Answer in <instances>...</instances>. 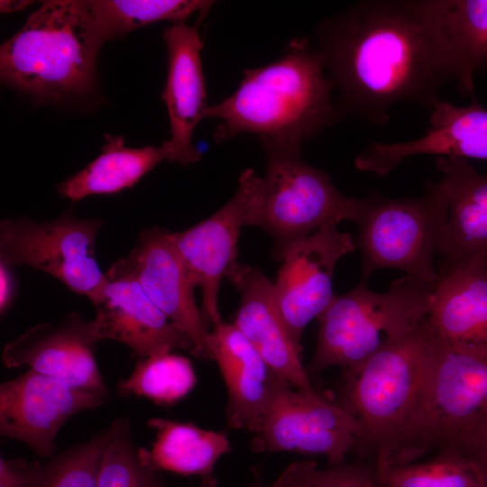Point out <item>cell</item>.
Masks as SVG:
<instances>
[{"label":"cell","mask_w":487,"mask_h":487,"mask_svg":"<svg viewBox=\"0 0 487 487\" xmlns=\"http://www.w3.org/2000/svg\"><path fill=\"white\" fill-rule=\"evenodd\" d=\"M91 27L103 45L142 26L169 21L185 23L195 13L207 14L208 0H87Z\"/></svg>","instance_id":"obj_26"},{"label":"cell","mask_w":487,"mask_h":487,"mask_svg":"<svg viewBox=\"0 0 487 487\" xmlns=\"http://www.w3.org/2000/svg\"><path fill=\"white\" fill-rule=\"evenodd\" d=\"M316 48L339 89V108L383 126L392 106L432 109L453 79L418 0H364L323 19Z\"/></svg>","instance_id":"obj_1"},{"label":"cell","mask_w":487,"mask_h":487,"mask_svg":"<svg viewBox=\"0 0 487 487\" xmlns=\"http://www.w3.org/2000/svg\"><path fill=\"white\" fill-rule=\"evenodd\" d=\"M461 453L467 455L478 465L487 487V429L466 446Z\"/></svg>","instance_id":"obj_35"},{"label":"cell","mask_w":487,"mask_h":487,"mask_svg":"<svg viewBox=\"0 0 487 487\" xmlns=\"http://www.w3.org/2000/svg\"><path fill=\"white\" fill-rule=\"evenodd\" d=\"M102 340L96 318L86 320L72 312L57 324L35 325L9 341L2 361L7 368L25 365L106 399L109 392L96 359V347Z\"/></svg>","instance_id":"obj_14"},{"label":"cell","mask_w":487,"mask_h":487,"mask_svg":"<svg viewBox=\"0 0 487 487\" xmlns=\"http://www.w3.org/2000/svg\"><path fill=\"white\" fill-rule=\"evenodd\" d=\"M103 340L127 345L144 358L184 349L194 354L190 340L148 298L137 280L118 260L90 299Z\"/></svg>","instance_id":"obj_16"},{"label":"cell","mask_w":487,"mask_h":487,"mask_svg":"<svg viewBox=\"0 0 487 487\" xmlns=\"http://www.w3.org/2000/svg\"><path fill=\"white\" fill-rule=\"evenodd\" d=\"M102 152L83 170L61 182L60 194L78 201L91 195H107L134 186L163 161L167 153L161 146L131 148L121 135H104Z\"/></svg>","instance_id":"obj_25"},{"label":"cell","mask_w":487,"mask_h":487,"mask_svg":"<svg viewBox=\"0 0 487 487\" xmlns=\"http://www.w3.org/2000/svg\"><path fill=\"white\" fill-rule=\"evenodd\" d=\"M114 431L104 451L96 487H166L156 472L140 459L127 418L113 421Z\"/></svg>","instance_id":"obj_29"},{"label":"cell","mask_w":487,"mask_h":487,"mask_svg":"<svg viewBox=\"0 0 487 487\" xmlns=\"http://www.w3.org/2000/svg\"><path fill=\"white\" fill-rule=\"evenodd\" d=\"M380 487H381V486H380Z\"/></svg>","instance_id":"obj_38"},{"label":"cell","mask_w":487,"mask_h":487,"mask_svg":"<svg viewBox=\"0 0 487 487\" xmlns=\"http://www.w3.org/2000/svg\"><path fill=\"white\" fill-rule=\"evenodd\" d=\"M355 443V424L339 404L315 390H292L281 381L253 446L258 452L321 455L329 465H336L345 462Z\"/></svg>","instance_id":"obj_11"},{"label":"cell","mask_w":487,"mask_h":487,"mask_svg":"<svg viewBox=\"0 0 487 487\" xmlns=\"http://www.w3.org/2000/svg\"><path fill=\"white\" fill-rule=\"evenodd\" d=\"M358 221L356 247L362 255V278L383 268L436 286L440 274L434 265L445 221V198L436 181L415 198H390L370 193Z\"/></svg>","instance_id":"obj_7"},{"label":"cell","mask_w":487,"mask_h":487,"mask_svg":"<svg viewBox=\"0 0 487 487\" xmlns=\"http://www.w3.org/2000/svg\"><path fill=\"white\" fill-rule=\"evenodd\" d=\"M317 467L312 461H296L280 473L271 487H305Z\"/></svg>","instance_id":"obj_33"},{"label":"cell","mask_w":487,"mask_h":487,"mask_svg":"<svg viewBox=\"0 0 487 487\" xmlns=\"http://www.w3.org/2000/svg\"><path fill=\"white\" fill-rule=\"evenodd\" d=\"M100 219H81L70 212L36 222L26 217L0 224V262L50 274L89 300L106 281L95 255Z\"/></svg>","instance_id":"obj_9"},{"label":"cell","mask_w":487,"mask_h":487,"mask_svg":"<svg viewBox=\"0 0 487 487\" xmlns=\"http://www.w3.org/2000/svg\"><path fill=\"white\" fill-rule=\"evenodd\" d=\"M263 179L244 170L234 195L218 211L196 225L171 232L172 242L188 274L201 289V314L207 326L221 320L218 294L221 282L237 262V242L243 226H258Z\"/></svg>","instance_id":"obj_10"},{"label":"cell","mask_w":487,"mask_h":487,"mask_svg":"<svg viewBox=\"0 0 487 487\" xmlns=\"http://www.w3.org/2000/svg\"><path fill=\"white\" fill-rule=\"evenodd\" d=\"M436 166L446 205L438 253L445 271L487 257V174L460 157H438Z\"/></svg>","instance_id":"obj_20"},{"label":"cell","mask_w":487,"mask_h":487,"mask_svg":"<svg viewBox=\"0 0 487 487\" xmlns=\"http://www.w3.org/2000/svg\"><path fill=\"white\" fill-rule=\"evenodd\" d=\"M427 317L444 340L487 347V257L442 271Z\"/></svg>","instance_id":"obj_22"},{"label":"cell","mask_w":487,"mask_h":487,"mask_svg":"<svg viewBox=\"0 0 487 487\" xmlns=\"http://www.w3.org/2000/svg\"><path fill=\"white\" fill-rule=\"evenodd\" d=\"M201 20L194 26L172 23L162 33L168 72L161 99L168 111L170 138L161 145L168 161L181 165L196 163L201 159L192 137L208 106L201 62L203 41L198 32Z\"/></svg>","instance_id":"obj_17"},{"label":"cell","mask_w":487,"mask_h":487,"mask_svg":"<svg viewBox=\"0 0 487 487\" xmlns=\"http://www.w3.org/2000/svg\"><path fill=\"white\" fill-rule=\"evenodd\" d=\"M113 431L112 422L86 443L50 457L43 464L39 487H96L101 459Z\"/></svg>","instance_id":"obj_30"},{"label":"cell","mask_w":487,"mask_h":487,"mask_svg":"<svg viewBox=\"0 0 487 487\" xmlns=\"http://www.w3.org/2000/svg\"><path fill=\"white\" fill-rule=\"evenodd\" d=\"M355 249L352 234L327 226L291 243L275 258L282 262L273 283L276 302L299 347L307 325L335 296L332 280L337 262Z\"/></svg>","instance_id":"obj_12"},{"label":"cell","mask_w":487,"mask_h":487,"mask_svg":"<svg viewBox=\"0 0 487 487\" xmlns=\"http://www.w3.org/2000/svg\"><path fill=\"white\" fill-rule=\"evenodd\" d=\"M435 287L405 275L383 293L370 290L362 280L353 290L335 295L317 317L308 376L351 367L409 337L427 319Z\"/></svg>","instance_id":"obj_6"},{"label":"cell","mask_w":487,"mask_h":487,"mask_svg":"<svg viewBox=\"0 0 487 487\" xmlns=\"http://www.w3.org/2000/svg\"><path fill=\"white\" fill-rule=\"evenodd\" d=\"M214 361L227 391L230 427L260 431L273 393L281 381L232 323L220 321L211 331Z\"/></svg>","instance_id":"obj_21"},{"label":"cell","mask_w":487,"mask_h":487,"mask_svg":"<svg viewBox=\"0 0 487 487\" xmlns=\"http://www.w3.org/2000/svg\"><path fill=\"white\" fill-rule=\"evenodd\" d=\"M463 96L474 95L475 73L487 69V0H418Z\"/></svg>","instance_id":"obj_23"},{"label":"cell","mask_w":487,"mask_h":487,"mask_svg":"<svg viewBox=\"0 0 487 487\" xmlns=\"http://www.w3.org/2000/svg\"><path fill=\"white\" fill-rule=\"evenodd\" d=\"M147 424L155 431V441L151 450L139 447L140 459L146 466L154 472L197 476L202 484L216 486L215 465L231 450L226 433L161 418H150Z\"/></svg>","instance_id":"obj_24"},{"label":"cell","mask_w":487,"mask_h":487,"mask_svg":"<svg viewBox=\"0 0 487 487\" xmlns=\"http://www.w3.org/2000/svg\"><path fill=\"white\" fill-rule=\"evenodd\" d=\"M101 47L85 1H44L1 45V81L40 100L84 96L96 82Z\"/></svg>","instance_id":"obj_4"},{"label":"cell","mask_w":487,"mask_h":487,"mask_svg":"<svg viewBox=\"0 0 487 487\" xmlns=\"http://www.w3.org/2000/svg\"><path fill=\"white\" fill-rule=\"evenodd\" d=\"M200 487H212V486H209V485H206V484H202L201 483V486ZM248 487H271V485H267L265 483H263L261 481H257L255 482H253V484H251L250 486Z\"/></svg>","instance_id":"obj_37"},{"label":"cell","mask_w":487,"mask_h":487,"mask_svg":"<svg viewBox=\"0 0 487 487\" xmlns=\"http://www.w3.org/2000/svg\"><path fill=\"white\" fill-rule=\"evenodd\" d=\"M267 170L258 226L273 238L276 258L291 243L342 221L356 224L363 198H349L329 175L303 161L300 152H266Z\"/></svg>","instance_id":"obj_8"},{"label":"cell","mask_w":487,"mask_h":487,"mask_svg":"<svg viewBox=\"0 0 487 487\" xmlns=\"http://www.w3.org/2000/svg\"><path fill=\"white\" fill-rule=\"evenodd\" d=\"M9 265L0 262V312L5 314L11 307L16 290V282Z\"/></svg>","instance_id":"obj_34"},{"label":"cell","mask_w":487,"mask_h":487,"mask_svg":"<svg viewBox=\"0 0 487 487\" xmlns=\"http://www.w3.org/2000/svg\"><path fill=\"white\" fill-rule=\"evenodd\" d=\"M375 463L361 458L313 471L305 487H380Z\"/></svg>","instance_id":"obj_31"},{"label":"cell","mask_w":487,"mask_h":487,"mask_svg":"<svg viewBox=\"0 0 487 487\" xmlns=\"http://www.w3.org/2000/svg\"><path fill=\"white\" fill-rule=\"evenodd\" d=\"M197 377L185 356L164 353L138 358L131 374L117 384L124 397H143L158 405H172L195 387Z\"/></svg>","instance_id":"obj_27"},{"label":"cell","mask_w":487,"mask_h":487,"mask_svg":"<svg viewBox=\"0 0 487 487\" xmlns=\"http://www.w3.org/2000/svg\"><path fill=\"white\" fill-rule=\"evenodd\" d=\"M225 278L240 293L234 325L280 378L301 391H314L279 310L273 283L257 267L236 262Z\"/></svg>","instance_id":"obj_19"},{"label":"cell","mask_w":487,"mask_h":487,"mask_svg":"<svg viewBox=\"0 0 487 487\" xmlns=\"http://www.w3.org/2000/svg\"><path fill=\"white\" fill-rule=\"evenodd\" d=\"M43 464L37 460L0 458V487H39Z\"/></svg>","instance_id":"obj_32"},{"label":"cell","mask_w":487,"mask_h":487,"mask_svg":"<svg viewBox=\"0 0 487 487\" xmlns=\"http://www.w3.org/2000/svg\"><path fill=\"white\" fill-rule=\"evenodd\" d=\"M334 87L316 46L295 38L280 59L245 69L234 92L208 106L204 118L219 121L213 134L218 143L250 133L265 152H301L305 142L345 115L331 101Z\"/></svg>","instance_id":"obj_2"},{"label":"cell","mask_w":487,"mask_h":487,"mask_svg":"<svg viewBox=\"0 0 487 487\" xmlns=\"http://www.w3.org/2000/svg\"><path fill=\"white\" fill-rule=\"evenodd\" d=\"M119 261L153 304L190 340L194 355L214 360L211 332L197 305L196 286L171 232L157 226L144 229L130 254Z\"/></svg>","instance_id":"obj_15"},{"label":"cell","mask_w":487,"mask_h":487,"mask_svg":"<svg viewBox=\"0 0 487 487\" xmlns=\"http://www.w3.org/2000/svg\"><path fill=\"white\" fill-rule=\"evenodd\" d=\"M486 429L487 347L448 342L435 333L420 397L381 475L431 452H461Z\"/></svg>","instance_id":"obj_5"},{"label":"cell","mask_w":487,"mask_h":487,"mask_svg":"<svg viewBox=\"0 0 487 487\" xmlns=\"http://www.w3.org/2000/svg\"><path fill=\"white\" fill-rule=\"evenodd\" d=\"M435 344L427 319L412 335L342 369L336 400L356 427L354 453L383 470L424 387Z\"/></svg>","instance_id":"obj_3"},{"label":"cell","mask_w":487,"mask_h":487,"mask_svg":"<svg viewBox=\"0 0 487 487\" xmlns=\"http://www.w3.org/2000/svg\"><path fill=\"white\" fill-rule=\"evenodd\" d=\"M32 1L27 0H1L0 1V10L2 13H11L18 10H22L26 6L30 5Z\"/></svg>","instance_id":"obj_36"},{"label":"cell","mask_w":487,"mask_h":487,"mask_svg":"<svg viewBox=\"0 0 487 487\" xmlns=\"http://www.w3.org/2000/svg\"><path fill=\"white\" fill-rule=\"evenodd\" d=\"M380 482L381 487H486L478 465L454 449L437 451L427 462L391 466Z\"/></svg>","instance_id":"obj_28"},{"label":"cell","mask_w":487,"mask_h":487,"mask_svg":"<svg viewBox=\"0 0 487 487\" xmlns=\"http://www.w3.org/2000/svg\"><path fill=\"white\" fill-rule=\"evenodd\" d=\"M416 155L487 161V108L475 95L466 106L440 100L431 109L429 127L421 137L392 143L373 142L356 157L354 166L382 177Z\"/></svg>","instance_id":"obj_18"},{"label":"cell","mask_w":487,"mask_h":487,"mask_svg":"<svg viewBox=\"0 0 487 487\" xmlns=\"http://www.w3.org/2000/svg\"><path fill=\"white\" fill-rule=\"evenodd\" d=\"M104 403L102 396L29 369L0 385V435L25 444L41 458L51 457L63 425Z\"/></svg>","instance_id":"obj_13"}]
</instances>
